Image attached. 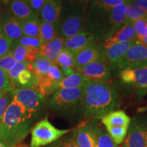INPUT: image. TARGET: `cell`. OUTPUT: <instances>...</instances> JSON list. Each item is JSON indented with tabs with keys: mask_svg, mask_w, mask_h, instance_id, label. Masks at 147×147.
I'll list each match as a JSON object with an SVG mask.
<instances>
[{
	"mask_svg": "<svg viewBox=\"0 0 147 147\" xmlns=\"http://www.w3.org/2000/svg\"><path fill=\"white\" fill-rule=\"evenodd\" d=\"M53 63L47 59L38 55L32 63H29L27 69L36 77L45 76Z\"/></svg>",
	"mask_w": 147,
	"mask_h": 147,
	"instance_id": "obj_25",
	"label": "cell"
},
{
	"mask_svg": "<svg viewBox=\"0 0 147 147\" xmlns=\"http://www.w3.org/2000/svg\"><path fill=\"white\" fill-rule=\"evenodd\" d=\"M61 11V0H46L39 16L42 21L58 27Z\"/></svg>",
	"mask_w": 147,
	"mask_h": 147,
	"instance_id": "obj_15",
	"label": "cell"
},
{
	"mask_svg": "<svg viewBox=\"0 0 147 147\" xmlns=\"http://www.w3.org/2000/svg\"><path fill=\"white\" fill-rule=\"evenodd\" d=\"M74 57L75 67L76 70H78L84 65L95 61L104 59V48L103 49L95 43H93L76 53Z\"/></svg>",
	"mask_w": 147,
	"mask_h": 147,
	"instance_id": "obj_11",
	"label": "cell"
},
{
	"mask_svg": "<svg viewBox=\"0 0 147 147\" xmlns=\"http://www.w3.org/2000/svg\"><path fill=\"white\" fill-rule=\"evenodd\" d=\"M47 76L56 84H58L59 82L61 80H63V78L65 77L61 71L59 67L57 65H55V63H53L52 65L50 67L47 73Z\"/></svg>",
	"mask_w": 147,
	"mask_h": 147,
	"instance_id": "obj_40",
	"label": "cell"
},
{
	"mask_svg": "<svg viewBox=\"0 0 147 147\" xmlns=\"http://www.w3.org/2000/svg\"><path fill=\"white\" fill-rule=\"evenodd\" d=\"M89 81L107 82L111 78L110 67L104 59L97 60L78 69Z\"/></svg>",
	"mask_w": 147,
	"mask_h": 147,
	"instance_id": "obj_10",
	"label": "cell"
},
{
	"mask_svg": "<svg viewBox=\"0 0 147 147\" xmlns=\"http://www.w3.org/2000/svg\"><path fill=\"white\" fill-rule=\"evenodd\" d=\"M8 1H10V0H8ZM21 1H27V0H21ZM8 1H7V2H8Z\"/></svg>",
	"mask_w": 147,
	"mask_h": 147,
	"instance_id": "obj_50",
	"label": "cell"
},
{
	"mask_svg": "<svg viewBox=\"0 0 147 147\" xmlns=\"http://www.w3.org/2000/svg\"><path fill=\"white\" fill-rule=\"evenodd\" d=\"M120 77L124 83L136 88L140 96L143 97L147 92V67L121 69Z\"/></svg>",
	"mask_w": 147,
	"mask_h": 147,
	"instance_id": "obj_9",
	"label": "cell"
},
{
	"mask_svg": "<svg viewBox=\"0 0 147 147\" xmlns=\"http://www.w3.org/2000/svg\"><path fill=\"white\" fill-rule=\"evenodd\" d=\"M40 21L39 16H35L34 18L21 21L23 36L39 38Z\"/></svg>",
	"mask_w": 147,
	"mask_h": 147,
	"instance_id": "obj_27",
	"label": "cell"
},
{
	"mask_svg": "<svg viewBox=\"0 0 147 147\" xmlns=\"http://www.w3.org/2000/svg\"><path fill=\"white\" fill-rule=\"evenodd\" d=\"M8 0H0V5L3 4V3H6Z\"/></svg>",
	"mask_w": 147,
	"mask_h": 147,
	"instance_id": "obj_48",
	"label": "cell"
},
{
	"mask_svg": "<svg viewBox=\"0 0 147 147\" xmlns=\"http://www.w3.org/2000/svg\"><path fill=\"white\" fill-rule=\"evenodd\" d=\"M86 124L93 131L97 137V143L95 147H119L112 140L109 134L104 128L95 123L97 120H91Z\"/></svg>",
	"mask_w": 147,
	"mask_h": 147,
	"instance_id": "obj_21",
	"label": "cell"
},
{
	"mask_svg": "<svg viewBox=\"0 0 147 147\" xmlns=\"http://www.w3.org/2000/svg\"><path fill=\"white\" fill-rule=\"evenodd\" d=\"M64 14H61L58 24V34L68 38L83 31L87 10V0H71Z\"/></svg>",
	"mask_w": 147,
	"mask_h": 147,
	"instance_id": "obj_4",
	"label": "cell"
},
{
	"mask_svg": "<svg viewBox=\"0 0 147 147\" xmlns=\"http://www.w3.org/2000/svg\"><path fill=\"white\" fill-rule=\"evenodd\" d=\"M13 42L3 34L0 27V58L8 55L12 51Z\"/></svg>",
	"mask_w": 147,
	"mask_h": 147,
	"instance_id": "obj_33",
	"label": "cell"
},
{
	"mask_svg": "<svg viewBox=\"0 0 147 147\" xmlns=\"http://www.w3.org/2000/svg\"><path fill=\"white\" fill-rule=\"evenodd\" d=\"M126 19L125 23H132L138 19L147 18V13L134 4L131 0H126Z\"/></svg>",
	"mask_w": 147,
	"mask_h": 147,
	"instance_id": "obj_28",
	"label": "cell"
},
{
	"mask_svg": "<svg viewBox=\"0 0 147 147\" xmlns=\"http://www.w3.org/2000/svg\"><path fill=\"white\" fill-rule=\"evenodd\" d=\"M34 117L13 97L0 123V140L16 146L32 129Z\"/></svg>",
	"mask_w": 147,
	"mask_h": 147,
	"instance_id": "obj_2",
	"label": "cell"
},
{
	"mask_svg": "<svg viewBox=\"0 0 147 147\" xmlns=\"http://www.w3.org/2000/svg\"><path fill=\"white\" fill-rule=\"evenodd\" d=\"M14 90L8 73L0 69V93H6Z\"/></svg>",
	"mask_w": 147,
	"mask_h": 147,
	"instance_id": "obj_38",
	"label": "cell"
},
{
	"mask_svg": "<svg viewBox=\"0 0 147 147\" xmlns=\"http://www.w3.org/2000/svg\"><path fill=\"white\" fill-rule=\"evenodd\" d=\"M106 129L112 140L117 145L123 144L127 133V128L125 127L106 125Z\"/></svg>",
	"mask_w": 147,
	"mask_h": 147,
	"instance_id": "obj_30",
	"label": "cell"
},
{
	"mask_svg": "<svg viewBox=\"0 0 147 147\" xmlns=\"http://www.w3.org/2000/svg\"><path fill=\"white\" fill-rule=\"evenodd\" d=\"M71 132L69 135L64 136L55 142L44 147H78L74 142Z\"/></svg>",
	"mask_w": 147,
	"mask_h": 147,
	"instance_id": "obj_37",
	"label": "cell"
},
{
	"mask_svg": "<svg viewBox=\"0 0 147 147\" xmlns=\"http://www.w3.org/2000/svg\"><path fill=\"white\" fill-rule=\"evenodd\" d=\"M0 147H13V146H11V145L10 144H8V143L5 142L4 141L0 140Z\"/></svg>",
	"mask_w": 147,
	"mask_h": 147,
	"instance_id": "obj_46",
	"label": "cell"
},
{
	"mask_svg": "<svg viewBox=\"0 0 147 147\" xmlns=\"http://www.w3.org/2000/svg\"><path fill=\"white\" fill-rule=\"evenodd\" d=\"M54 63L59 67H62V66H67V67H71L76 69L74 55L64 48L59 55Z\"/></svg>",
	"mask_w": 147,
	"mask_h": 147,
	"instance_id": "obj_31",
	"label": "cell"
},
{
	"mask_svg": "<svg viewBox=\"0 0 147 147\" xmlns=\"http://www.w3.org/2000/svg\"><path fill=\"white\" fill-rule=\"evenodd\" d=\"M131 1H132V0H131Z\"/></svg>",
	"mask_w": 147,
	"mask_h": 147,
	"instance_id": "obj_51",
	"label": "cell"
},
{
	"mask_svg": "<svg viewBox=\"0 0 147 147\" xmlns=\"http://www.w3.org/2000/svg\"><path fill=\"white\" fill-rule=\"evenodd\" d=\"M119 97L108 82L89 81L83 87L82 106L83 118L99 120L119 108Z\"/></svg>",
	"mask_w": 147,
	"mask_h": 147,
	"instance_id": "obj_1",
	"label": "cell"
},
{
	"mask_svg": "<svg viewBox=\"0 0 147 147\" xmlns=\"http://www.w3.org/2000/svg\"><path fill=\"white\" fill-rule=\"evenodd\" d=\"M137 42H138L131 41L117 43L107 48H104V59L109 65L110 69H116V66L128 49Z\"/></svg>",
	"mask_w": 147,
	"mask_h": 147,
	"instance_id": "obj_13",
	"label": "cell"
},
{
	"mask_svg": "<svg viewBox=\"0 0 147 147\" xmlns=\"http://www.w3.org/2000/svg\"><path fill=\"white\" fill-rule=\"evenodd\" d=\"M133 25L134 30H135L137 41L142 44L143 36H144L147 25V18H140V19L134 21Z\"/></svg>",
	"mask_w": 147,
	"mask_h": 147,
	"instance_id": "obj_35",
	"label": "cell"
},
{
	"mask_svg": "<svg viewBox=\"0 0 147 147\" xmlns=\"http://www.w3.org/2000/svg\"><path fill=\"white\" fill-rule=\"evenodd\" d=\"M134 4L147 13V0H132Z\"/></svg>",
	"mask_w": 147,
	"mask_h": 147,
	"instance_id": "obj_43",
	"label": "cell"
},
{
	"mask_svg": "<svg viewBox=\"0 0 147 147\" xmlns=\"http://www.w3.org/2000/svg\"><path fill=\"white\" fill-rule=\"evenodd\" d=\"M57 36H58V27L40 19L39 38L42 43H47Z\"/></svg>",
	"mask_w": 147,
	"mask_h": 147,
	"instance_id": "obj_26",
	"label": "cell"
},
{
	"mask_svg": "<svg viewBox=\"0 0 147 147\" xmlns=\"http://www.w3.org/2000/svg\"><path fill=\"white\" fill-rule=\"evenodd\" d=\"M16 63L17 62L14 59L12 53H10L8 55L0 58V69L8 73L13 68Z\"/></svg>",
	"mask_w": 147,
	"mask_h": 147,
	"instance_id": "obj_39",
	"label": "cell"
},
{
	"mask_svg": "<svg viewBox=\"0 0 147 147\" xmlns=\"http://www.w3.org/2000/svg\"><path fill=\"white\" fill-rule=\"evenodd\" d=\"M72 129H60L53 125L47 118L37 123L31 132L30 147H44L55 142Z\"/></svg>",
	"mask_w": 147,
	"mask_h": 147,
	"instance_id": "obj_5",
	"label": "cell"
},
{
	"mask_svg": "<svg viewBox=\"0 0 147 147\" xmlns=\"http://www.w3.org/2000/svg\"><path fill=\"white\" fill-rule=\"evenodd\" d=\"M64 38L57 36L51 41L43 44L39 49V55L54 63L57 58L63 49Z\"/></svg>",
	"mask_w": 147,
	"mask_h": 147,
	"instance_id": "obj_18",
	"label": "cell"
},
{
	"mask_svg": "<svg viewBox=\"0 0 147 147\" xmlns=\"http://www.w3.org/2000/svg\"><path fill=\"white\" fill-rule=\"evenodd\" d=\"M36 84V78L28 69H24L18 75L16 80L15 89L30 88Z\"/></svg>",
	"mask_w": 147,
	"mask_h": 147,
	"instance_id": "obj_29",
	"label": "cell"
},
{
	"mask_svg": "<svg viewBox=\"0 0 147 147\" xmlns=\"http://www.w3.org/2000/svg\"><path fill=\"white\" fill-rule=\"evenodd\" d=\"M131 41L138 42L133 23H126L117 32L114 33L106 40L104 48H107L117 43Z\"/></svg>",
	"mask_w": 147,
	"mask_h": 147,
	"instance_id": "obj_17",
	"label": "cell"
},
{
	"mask_svg": "<svg viewBox=\"0 0 147 147\" xmlns=\"http://www.w3.org/2000/svg\"><path fill=\"white\" fill-rule=\"evenodd\" d=\"M74 142L78 147H95L97 137L86 123L81 124L71 131Z\"/></svg>",
	"mask_w": 147,
	"mask_h": 147,
	"instance_id": "obj_14",
	"label": "cell"
},
{
	"mask_svg": "<svg viewBox=\"0 0 147 147\" xmlns=\"http://www.w3.org/2000/svg\"><path fill=\"white\" fill-rule=\"evenodd\" d=\"M147 110V106H146V107L140 108V109L139 110V112H144V111H145V110Z\"/></svg>",
	"mask_w": 147,
	"mask_h": 147,
	"instance_id": "obj_49",
	"label": "cell"
},
{
	"mask_svg": "<svg viewBox=\"0 0 147 147\" xmlns=\"http://www.w3.org/2000/svg\"><path fill=\"white\" fill-rule=\"evenodd\" d=\"M94 40L95 37L91 33L82 31L70 38H65L63 47L75 55L84 48L94 43Z\"/></svg>",
	"mask_w": 147,
	"mask_h": 147,
	"instance_id": "obj_12",
	"label": "cell"
},
{
	"mask_svg": "<svg viewBox=\"0 0 147 147\" xmlns=\"http://www.w3.org/2000/svg\"><path fill=\"white\" fill-rule=\"evenodd\" d=\"M144 67H147V47L140 42H137L128 49L116 68L121 70Z\"/></svg>",
	"mask_w": 147,
	"mask_h": 147,
	"instance_id": "obj_8",
	"label": "cell"
},
{
	"mask_svg": "<svg viewBox=\"0 0 147 147\" xmlns=\"http://www.w3.org/2000/svg\"><path fill=\"white\" fill-rule=\"evenodd\" d=\"M83 87L59 89L52 95L49 106L53 111L71 121L83 118L82 97Z\"/></svg>",
	"mask_w": 147,
	"mask_h": 147,
	"instance_id": "obj_3",
	"label": "cell"
},
{
	"mask_svg": "<svg viewBox=\"0 0 147 147\" xmlns=\"http://www.w3.org/2000/svg\"><path fill=\"white\" fill-rule=\"evenodd\" d=\"M94 5L109 11L116 5L124 3L125 0H93Z\"/></svg>",
	"mask_w": 147,
	"mask_h": 147,
	"instance_id": "obj_41",
	"label": "cell"
},
{
	"mask_svg": "<svg viewBox=\"0 0 147 147\" xmlns=\"http://www.w3.org/2000/svg\"><path fill=\"white\" fill-rule=\"evenodd\" d=\"M122 147H147V117L131 119Z\"/></svg>",
	"mask_w": 147,
	"mask_h": 147,
	"instance_id": "obj_6",
	"label": "cell"
},
{
	"mask_svg": "<svg viewBox=\"0 0 147 147\" xmlns=\"http://www.w3.org/2000/svg\"><path fill=\"white\" fill-rule=\"evenodd\" d=\"M27 63H23V62H17L16 65L14 66V67L11 70L8 72V75L10 78L11 83L12 84V87L15 89L16 82L17 78L19 75V74L23 71L24 69H27V66H28Z\"/></svg>",
	"mask_w": 147,
	"mask_h": 147,
	"instance_id": "obj_36",
	"label": "cell"
},
{
	"mask_svg": "<svg viewBox=\"0 0 147 147\" xmlns=\"http://www.w3.org/2000/svg\"><path fill=\"white\" fill-rule=\"evenodd\" d=\"M6 92V93H0V123L2 121L5 110L13 100V92Z\"/></svg>",
	"mask_w": 147,
	"mask_h": 147,
	"instance_id": "obj_34",
	"label": "cell"
},
{
	"mask_svg": "<svg viewBox=\"0 0 147 147\" xmlns=\"http://www.w3.org/2000/svg\"><path fill=\"white\" fill-rule=\"evenodd\" d=\"M10 53L16 62L32 63L39 55V49L27 48L13 42Z\"/></svg>",
	"mask_w": 147,
	"mask_h": 147,
	"instance_id": "obj_20",
	"label": "cell"
},
{
	"mask_svg": "<svg viewBox=\"0 0 147 147\" xmlns=\"http://www.w3.org/2000/svg\"><path fill=\"white\" fill-rule=\"evenodd\" d=\"M142 44H143V45H144L146 46V47H147V25H146V30H145L144 36H143Z\"/></svg>",
	"mask_w": 147,
	"mask_h": 147,
	"instance_id": "obj_45",
	"label": "cell"
},
{
	"mask_svg": "<svg viewBox=\"0 0 147 147\" xmlns=\"http://www.w3.org/2000/svg\"><path fill=\"white\" fill-rule=\"evenodd\" d=\"M88 80L80 71H76L67 76H65L59 82L57 88V91L63 89H74L84 87Z\"/></svg>",
	"mask_w": 147,
	"mask_h": 147,
	"instance_id": "obj_24",
	"label": "cell"
},
{
	"mask_svg": "<svg viewBox=\"0 0 147 147\" xmlns=\"http://www.w3.org/2000/svg\"><path fill=\"white\" fill-rule=\"evenodd\" d=\"M12 92L14 98L34 117L45 102V97L34 87L16 89Z\"/></svg>",
	"mask_w": 147,
	"mask_h": 147,
	"instance_id": "obj_7",
	"label": "cell"
},
{
	"mask_svg": "<svg viewBox=\"0 0 147 147\" xmlns=\"http://www.w3.org/2000/svg\"><path fill=\"white\" fill-rule=\"evenodd\" d=\"M126 8L127 5L125 1L124 3L113 7L108 11L111 29L117 31V29L121 28L124 25L126 19Z\"/></svg>",
	"mask_w": 147,
	"mask_h": 147,
	"instance_id": "obj_23",
	"label": "cell"
},
{
	"mask_svg": "<svg viewBox=\"0 0 147 147\" xmlns=\"http://www.w3.org/2000/svg\"><path fill=\"white\" fill-rule=\"evenodd\" d=\"M104 126L112 125L128 127L131 122L130 118L123 110H115L104 116L101 119Z\"/></svg>",
	"mask_w": 147,
	"mask_h": 147,
	"instance_id": "obj_22",
	"label": "cell"
},
{
	"mask_svg": "<svg viewBox=\"0 0 147 147\" xmlns=\"http://www.w3.org/2000/svg\"><path fill=\"white\" fill-rule=\"evenodd\" d=\"M14 43L17 44V45L23 46L27 48H30V49H40L42 45H43L40 38L38 37H29L23 36L21 37L18 41Z\"/></svg>",
	"mask_w": 147,
	"mask_h": 147,
	"instance_id": "obj_32",
	"label": "cell"
},
{
	"mask_svg": "<svg viewBox=\"0 0 147 147\" xmlns=\"http://www.w3.org/2000/svg\"><path fill=\"white\" fill-rule=\"evenodd\" d=\"M59 68L61 71V72L63 73L64 76H69V75H70L76 71V69L71 67H67V66H62V67H60Z\"/></svg>",
	"mask_w": 147,
	"mask_h": 147,
	"instance_id": "obj_44",
	"label": "cell"
},
{
	"mask_svg": "<svg viewBox=\"0 0 147 147\" xmlns=\"http://www.w3.org/2000/svg\"><path fill=\"white\" fill-rule=\"evenodd\" d=\"M8 14L20 21L38 16L33 12L28 3L21 0H10L7 2Z\"/></svg>",
	"mask_w": 147,
	"mask_h": 147,
	"instance_id": "obj_16",
	"label": "cell"
},
{
	"mask_svg": "<svg viewBox=\"0 0 147 147\" xmlns=\"http://www.w3.org/2000/svg\"><path fill=\"white\" fill-rule=\"evenodd\" d=\"M2 10H1V7H0V25H1V18H2Z\"/></svg>",
	"mask_w": 147,
	"mask_h": 147,
	"instance_id": "obj_47",
	"label": "cell"
},
{
	"mask_svg": "<svg viewBox=\"0 0 147 147\" xmlns=\"http://www.w3.org/2000/svg\"><path fill=\"white\" fill-rule=\"evenodd\" d=\"M1 31L13 42L18 41L23 36L21 22L8 14L0 25Z\"/></svg>",
	"mask_w": 147,
	"mask_h": 147,
	"instance_id": "obj_19",
	"label": "cell"
},
{
	"mask_svg": "<svg viewBox=\"0 0 147 147\" xmlns=\"http://www.w3.org/2000/svg\"><path fill=\"white\" fill-rule=\"evenodd\" d=\"M26 1L31 9L33 10V12L36 15L39 16L40 11H41L42 7L45 5L46 0H27Z\"/></svg>",
	"mask_w": 147,
	"mask_h": 147,
	"instance_id": "obj_42",
	"label": "cell"
}]
</instances>
